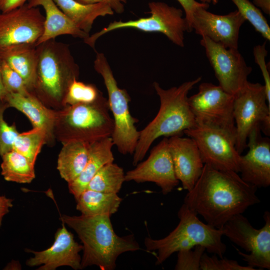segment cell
I'll return each instance as SVG.
<instances>
[{"mask_svg": "<svg viewBox=\"0 0 270 270\" xmlns=\"http://www.w3.org/2000/svg\"><path fill=\"white\" fill-rule=\"evenodd\" d=\"M257 188L238 173L204 164L202 174L184 198V204L210 226L220 228L230 218L258 204Z\"/></svg>", "mask_w": 270, "mask_h": 270, "instance_id": "6da1fadb", "label": "cell"}, {"mask_svg": "<svg viewBox=\"0 0 270 270\" xmlns=\"http://www.w3.org/2000/svg\"><path fill=\"white\" fill-rule=\"evenodd\" d=\"M108 215H62L60 220L74 230L83 246L82 268L96 266L102 270H112L121 254L135 252L140 246L132 234L120 236L114 232Z\"/></svg>", "mask_w": 270, "mask_h": 270, "instance_id": "7a4b0ae2", "label": "cell"}, {"mask_svg": "<svg viewBox=\"0 0 270 270\" xmlns=\"http://www.w3.org/2000/svg\"><path fill=\"white\" fill-rule=\"evenodd\" d=\"M201 80L200 76L168 89L162 88L156 82H154V88L160 98V106L155 118L140 131L133 154L134 166L142 160L158 138L182 136L185 130L196 125L194 116L188 103V95Z\"/></svg>", "mask_w": 270, "mask_h": 270, "instance_id": "3957f363", "label": "cell"}, {"mask_svg": "<svg viewBox=\"0 0 270 270\" xmlns=\"http://www.w3.org/2000/svg\"><path fill=\"white\" fill-rule=\"evenodd\" d=\"M38 60L32 94L44 104L63 108L72 82L78 79L80 68L68 44L52 39L36 46Z\"/></svg>", "mask_w": 270, "mask_h": 270, "instance_id": "277c9868", "label": "cell"}, {"mask_svg": "<svg viewBox=\"0 0 270 270\" xmlns=\"http://www.w3.org/2000/svg\"><path fill=\"white\" fill-rule=\"evenodd\" d=\"M197 215L184 203L178 212L179 223L172 232L161 239L145 238L146 250L157 252L156 265L162 264L176 252L196 246L204 247L209 253L223 257L226 248L222 241V229L204 223Z\"/></svg>", "mask_w": 270, "mask_h": 270, "instance_id": "5b68a950", "label": "cell"}, {"mask_svg": "<svg viewBox=\"0 0 270 270\" xmlns=\"http://www.w3.org/2000/svg\"><path fill=\"white\" fill-rule=\"evenodd\" d=\"M109 111L103 95L92 103L66 106L58 110L55 137L62 144L70 140L90 144L111 137L114 122Z\"/></svg>", "mask_w": 270, "mask_h": 270, "instance_id": "8992f818", "label": "cell"}, {"mask_svg": "<svg viewBox=\"0 0 270 270\" xmlns=\"http://www.w3.org/2000/svg\"><path fill=\"white\" fill-rule=\"evenodd\" d=\"M95 70L102 78L108 94V104L113 116L114 128L111 136L114 144L122 154H132L140 134L136 126L138 120L129 110L130 98L126 90L120 88L104 54L96 52Z\"/></svg>", "mask_w": 270, "mask_h": 270, "instance_id": "52a82bcc", "label": "cell"}, {"mask_svg": "<svg viewBox=\"0 0 270 270\" xmlns=\"http://www.w3.org/2000/svg\"><path fill=\"white\" fill-rule=\"evenodd\" d=\"M150 16L135 20L114 21L100 31L90 36L84 42L94 48L96 40L101 36L118 29L133 28L144 32H158L180 47L184 46V32H188L184 12L162 2L148 3Z\"/></svg>", "mask_w": 270, "mask_h": 270, "instance_id": "ba28073f", "label": "cell"}, {"mask_svg": "<svg viewBox=\"0 0 270 270\" xmlns=\"http://www.w3.org/2000/svg\"><path fill=\"white\" fill-rule=\"evenodd\" d=\"M233 115L236 129V148L241 154L246 148L252 130L260 126L266 136L270 134V107L264 85L248 81L234 95Z\"/></svg>", "mask_w": 270, "mask_h": 270, "instance_id": "9c48e42d", "label": "cell"}, {"mask_svg": "<svg viewBox=\"0 0 270 270\" xmlns=\"http://www.w3.org/2000/svg\"><path fill=\"white\" fill-rule=\"evenodd\" d=\"M264 225L260 229L252 226L242 214L228 221L220 228L223 236L248 254L236 248L248 266L259 269H270V213L264 214Z\"/></svg>", "mask_w": 270, "mask_h": 270, "instance_id": "30bf717a", "label": "cell"}, {"mask_svg": "<svg viewBox=\"0 0 270 270\" xmlns=\"http://www.w3.org/2000/svg\"><path fill=\"white\" fill-rule=\"evenodd\" d=\"M184 134L196 142L204 164L222 170L239 172L240 154L236 148V136L212 126L196 124Z\"/></svg>", "mask_w": 270, "mask_h": 270, "instance_id": "8fae6325", "label": "cell"}, {"mask_svg": "<svg viewBox=\"0 0 270 270\" xmlns=\"http://www.w3.org/2000/svg\"><path fill=\"white\" fill-rule=\"evenodd\" d=\"M234 98L219 85L202 82L198 92L188 97V103L196 124L221 128L236 136Z\"/></svg>", "mask_w": 270, "mask_h": 270, "instance_id": "7c38bea8", "label": "cell"}, {"mask_svg": "<svg viewBox=\"0 0 270 270\" xmlns=\"http://www.w3.org/2000/svg\"><path fill=\"white\" fill-rule=\"evenodd\" d=\"M201 46L212 68L219 86L232 95L248 81L252 68L248 66L238 48H226L206 36H202Z\"/></svg>", "mask_w": 270, "mask_h": 270, "instance_id": "4fadbf2b", "label": "cell"}, {"mask_svg": "<svg viewBox=\"0 0 270 270\" xmlns=\"http://www.w3.org/2000/svg\"><path fill=\"white\" fill-rule=\"evenodd\" d=\"M45 17L38 7L26 3L0 13V49L20 44H36L44 31Z\"/></svg>", "mask_w": 270, "mask_h": 270, "instance_id": "5bb4252c", "label": "cell"}, {"mask_svg": "<svg viewBox=\"0 0 270 270\" xmlns=\"http://www.w3.org/2000/svg\"><path fill=\"white\" fill-rule=\"evenodd\" d=\"M125 174V181L152 182L166 195L178 184L170 152L168 138H164L151 150L148 158Z\"/></svg>", "mask_w": 270, "mask_h": 270, "instance_id": "9a60e30c", "label": "cell"}, {"mask_svg": "<svg viewBox=\"0 0 270 270\" xmlns=\"http://www.w3.org/2000/svg\"><path fill=\"white\" fill-rule=\"evenodd\" d=\"M204 7L194 12L192 29L226 48H238L240 28L246 21L238 10L226 14L211 12Z\"/></svg>", "mask_w": 270, "mask_h": 270, "instance_id": "2e32d148", "label": "cell"}, {"mask_svg": "<svg viewBox=\"0 0 270 270\" xmlns=\"http://www.w3.org/2000/svg\"><path fill=\"white\" fill-rule=\"evenodd\" d=\"M62 222V226L55 234L54 241L51 246L39 252L26 249V252L34 255L26 260L27 266H40L37 269L38 270H54L61 266H68L75 270L82 269L79 253L83 249L82 245L74 240L73 234Z\"/></svg>", "mask_w": 270, "mask_h": 270, "instance_id": "e0dca14e", "label": "cell"}, {"mask_svg": "<svg viewBox=\"0 0 270 270\" xmlns=\"http://www.w3.org/2000/svg\"><path fill=\"white\" fill-rule=\"evenodd\" d=\"M260 126L250 132L245 155L240 156L239 172L242 179L258 188L270 185V140L262 136Z\"/></svg>", "mask_w": 270, "mask_h": 270, "instance_id": "ac0fdd59", "label": "cell"}, {"mask_svg": "<svg viewBox=\"0 0 270 270\" xmlns=\"http://www.w3.org/2000/svg\"><path fill=\"white\" fill-rule=\"evenodd\" d=\"M176 176L184 189L190 191L200 176L204 163L194 141L176 136L168 138Z\"/></svg>", "mask_w": 270, "mask_h": 270, "instance_id": "d6986e66", "label": "cell"}, {"mask_svg": "<svg viewBox=\"0 0 270 270\" xmlns=\"http://www.w3.org/2000/svg\"><path fill=\"white\" fill-rule=\"evenodd\" d=\"M9 107L16 108L24 114L31 122L33 128L42 129L47 137V143H50L56 138L54 130L58 110L46 106L34 94L24 95L8 92L4 99Z\"/></svg>", "mask_w": 270, "mask_h": 270, "instance_id": "ffe728a7", "label": "cell"}, {"mask_svg": "<svg viewBox=\"0 0 270 270\" xmlns=\"http://www.w3.org/2000/svg\"><path fill=\"white\" fill-rule=\"evenodd\" d=\"M28 4L32 7L42 6L46 14L43 33L36 46L60 35L68 34L84 40L90 36L78 28L53 0H28Z\"/></svg>", "mask_w": 270, "mask_h": 270, "instance_id": "44dd1931", "label": "cell"}, {"mask_svg": "<svg viewBox=\"0 0 270 270\" xmlns=\"http://www.w3.org/2000/svg\"><path fill=\"white\" fill-rule=\"evenodd\" d=\"M114 146L111 137L90 144L88 158L83 170L76 179L68 183L69 192L75 199L86 188L89 182L102 167L114 162Z\"/></svg>", "mask_w": 270, "mask_h": 270, "instance_id": "7402d4cb", "label": "cell"}, {"mask_svg": "<svg viewBox=\"0 0 270 270\" xmlns=\"http://www.w3.org/2000/svg\"><path fill=\"white\" fill-rule=\"evenodd\" d=\"M0 58L23 78L32 94L36 76L38 54L35 44H20L0 49Z\"/></svg>", "mask_w": 270, "mask_h": 270, "instance_id": "603a6c76", "label": "cell"}, {"mask_svg": "<svg viewBox=\"0 0 270 270\" xmlns=\"http://www.w3.org/2000/svg\"><path fill=\"white\" fill-rule=\"evenodd\" d=\"M53 0L78 28L88 34L98 17L114 14L111 7L104 2L83 4L76 0Z\"/></svg>", "mask_w": 270, "mask_h": 270, "instance_id": "cb8c5ba5", "label": "cell"}, {"mask_svg": "<svg viewBox=\"0 0 270 270\" xmlns=\"http://www.w3.org/2000/svg\"><path fill=\"white\" fill-rule=\"evenodd\" d=\"M89 143L70 140L62 143L59 153L57 169L68 183L76 179L83 170L88 156Z\"/></svg>", "mask_w": 270, "mask_h": 270, "instance_id": "d4e9b609", "label": "cell"}, {"mask_svg": "<svg viewBox=\"0 0 270 270\" xmlns=\"http://www.w3.org/2000/svg\"><path fill=\"white\" fill-rule=\"evenodd\" d=\"M122 200L118 194L86 188L76 198V208L84 216H111L118 210Z\"/></svg>", "mask_w": 270, "mask_h": 270, "instance_id": "484cf974", "label": "cell"}, {"mask_svg": "<svg viewBox=\"0 0 270 270\" xmlns=\"http://www.w3.org/2000/svg\"><path fill=\"white\" fill-rule=\"evenodd\" d=\"M2 158L1 174L6 180L30 184L35 178L34 164L23 155L12 150Z\"/></svg>", "mask_w": 270, "mask_h": 270, "instance_id": "4316f807", "label": "cell"}, {"mask_svg": "<svg viewBox=\"0 0 270 270\" xmlns=\"http://www.w3.org/2000/svg\"><path fill=\"white\" fill-rule=\"evenodd\" d=\"M125 182L122 168L113 162L102 167L89 182L87 189L105 193L118 194Z\"/></svg>", "mask_w": 270, "mask_h": 270, "instance_id": "83f0119b", "label": "cell"}, {"mask_svg": "<svg viewBox=\"0 0 270 270\" xmlns=\"http://www.w3.org/2000/svg\"><path fill=\"white\" fill-rule=\"evenodd\" d=\"M46 143L47 137L45 132L41 128H33L30 130L19 133L14 142L12 150L23 155L35 164L42 146Z\"/></svg>", "mask_w": 270, "mask_h": 270, "instance_id": "f1b7e54d", "label": "cell"}, {"mask_svg": "<svg viewBox=\"0 0 270 270\" xmlns=\"http://www.w3.org/2000/svg\"><path fill=\"white\" fill-rule=\"evenodd\" d=\"M102 93L94 84L74 80L70 85L63 102L64 108L77 104H90L97 100Z\"/></svg>", "mask_w": 270, "mask_h": 270, "instance_id": "f546056e", "label": "cell"}, {"mask_svg": "<svg viewBox=\"0 0 270 270\" xmlns=\"http://www.w3.org/2000/svg\"><path fill=\"white\" fill-rule=\"evenodd\" d=\"M238 10L264 38L270 40V28L261 10L250 0H231Z\"/></svg>", "mask_w": 270, "mask_h": 270, "instance_id": "4dcf8cb0", "label": "cell"}, {"mask_svg": "<svg viewBox=\"0 0 270 270\" xmlns=\"http://www.w3.org/2000/svg\"><path fill=\"white\" fill-rule=\"evenodd\" d=\"M6 102L0 100V156L12 150L14 142L19 134L15 124L9 125L4 120V113L8 108Z\"/></svg>", "mask_w": 270, "mask_h": 270, "instance_id": "1f68e13d", "label": "cell"}, {"mask_svg": "<svg viewBox=\"0 0 270 270\" xmlns=\"http://www.w3.org/2000/svg\"><path fill=\"white\" fill-rule=\"evenodd\" d=\"M1 74L3 84L8 93L15 92L24 95L32 94L28 91L22 78L2 60Z\"/></svg>", "mask_w": 270, "mask_h": 270, "instance_id": "d6a6232c", "label": "cell"}, {"mask_svg": "<svg viewBox=\"0 0 270 270\" xmlns=\"http://www.w3.org/2000/svg\"><path fill=\"white\" fill-rule=\"evenodd\" d=\"M216 254L208 256L204 252L200 263V270H256L248 266H242L235 260L220 258Z\"/></svg>", "mask_w": 270, "mask_h": 270, "instance_id": "836d02e7", "label": "cell"}, {"mask_svg": "<svg viewBox=\"0 0 270 270\" xmlns=\"http://www.w3.org/2000/svg\"><path fill=\"white\" fill-rule=\"evenodd\" d=\"M194 250H182L178 252V260L175 266L176 270H200V263L206 248L196 246Z\"/></svg>", "mask_w": 270, "mask_h": 270, "instance_id": "e575fe53", "label": "cell"}, {"mask_svg": "<svg viewBox=\"0 0 270 270\" xmlns=\"http://www.w3.org/2000/svg\"><path fill=\"white\" fill-rule=\"evenodd\" d=\"M268 51L266 49V42L258 45L254 48V55L256 62L259 66L264 78L267 102L270 107V76L268 67L266 64L265 58Z\"/></svg>", "mask_w": 270, "mask_h": 270, "instance_id": "d590c367", "label": "cell"}, {"mask_svg": "<svg viewBox=\"0 0 270 270\" xmlns=\"http://www.w3.org/2000/svg\"><path fill=\"white\" fill-rule=\"evenodd\" d=\"M184 10L185 18L186 21L188 32L192 30V15L194 10L199 7H204L208 8L209 4L198 2L196 0H177Z\"/></svg>", "mask_w": 270, "mask_h": 270, "instance_id": "8d00e7d4", "label": "cell"}, {"mask_svg": "<svg viewBox=\"0 0 270 270\" xmlns=\"http://www.w3.org/2000/svg\"><path fill=\"white\" fill-rule=\"evenodd\" d=\"M83 4H90L98 2H104L108 4L114 12L121 14L124 10V5L126 0H76Z\"/></svg>", "mask_w": 270, "mask_h": 270, "instance_id": "74e56055", "label": "cell"}, {"mask_svg": "<svg viewBox=\"0 0 270 270\" xmlns=\"http://www.w3.org/2000/svg\"><path fill=\"white\" fill-rule=\"evenodd\" d=\"M28 0H0V10L6 12L21 6Z\"/></svg>", "mask_w": 270, "mask_h": 270, "instance_id": "f35d334b", "label": "cell"}, {"mask_svg": "<svg viewBox=\"0 0 270 270\" xmlns=\"http://www.w3.org/2000/svg\"><path fill=\"white\" fill-rule=\"evenodd\" d=\"M13 206L12 200L4 196H0V227L2 224L3 218Z\"/></svg>", "mask_w": 270, "mask_h": 270, "instance_id": "ab89813d", "label": "cell"}, {"mask_svg": "<svg viewBox=\"0 0 270 270\" xmlns=\"http://www.w3.org/2000/svg\"><path fill=\"white\" fill-rule=\"evenodd\" d=\"M252 3L260 8L264 13L270 14V0H252Z\"/></svg>", "mask_w": 270, "mask_h": 270, "instance_id": "60d3db41", "label": "cell"}, {"mask_svg": "<svg viewBox=\"0 0 270 270\" xmlns=\"http://www.w3.org/2000/svg\"><path fill=\"white\" fill-rule=\"evenodd\" d=\"M1 63L2 60L0 58V100H2L4 99L8 92L4 88L2 82L1 74Z\"/></svg>", "mask_w": 270, "mask_h": 270, "instance_id": "b9f144b4", "label": "cell"}, {"mask_svg": "<svg viewBox=\"0 0 270 270\" xmlns=\"http://www.w3.org/2000/svg\"><path fill=\"white\" fill-rule=\"evenodd\" d=\"M219 0H200L201 2L203 3H206V4H213L215 5L218 4Z\"/></svg>", "mask_w": 270, "mask_h": 270, "instance_id": "7bdbcfd3", "label": "cell"}]
</instances>
